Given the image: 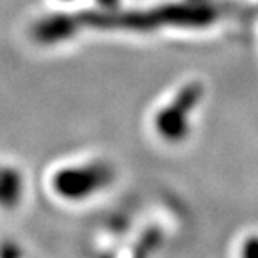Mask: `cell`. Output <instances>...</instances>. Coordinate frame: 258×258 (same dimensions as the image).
Here are the masks:
<instances>
[{
    "instance_id": "obj_1",
    "label": "cell",
    "mask_w": 258,
    "mask_h": 258,
    "mask_svg": "<svg viewBox=\"0 0 258 258\" xmlns=\"http://www.w3.org/2000/svg\"><path fill=\"white\" fill-rule=\"evenodd\" d=\"M111 176V169L101 163L67 166L54 174L52 188L66 200H84L104 188Z\"/></svg>"
},
{
    "instance_id": "obj_2",
    "label": "cell",
    "mask_w": 258,
    "mask_h": 258,
    "mask_svg": "<svg viewBox=\"0 0 258 258\" xmlns=\"http://www.w3.org/2000/svg\"><path fill=\"white\" fill-rule=\"evenodd\" d=\"M198 97V86L191 84L181 91L178 99H174L171 104H168L164 109L158 112L154 124H156V129L161 134V138L168 139V141H179V139L184 138V134L188 131L186 116L188 112L193 111V106L196 104Z\"/></svg>"
},
{
    "instance_id": "obj_3",
    "label": "cell",
    "mask_w": 258,
    "mask_h": 258,
    "mask_svg": "<svg viewBox=\"0 0 258 258\" xmlns=\"http://www.w3.org/2000/svg\"><path fill=\"white\" fill-rule=\"evenodd\" d=\"M77 27V19L69 17V15L57 14L50 15V17L40 19L37 24L34 25L32 35L39 44L49 45V44H57L60 40H66L72 37L76 34Z\"/></svg>"
},
{
    "instance_id": "obj_4",
    "label": "cell",
    "mask_w": 258,
    "mask_h": 258,
    "mask_svg": "<svg viewBox=\"0 0 258 258\" xmlns=\"http://www.w3.org/2000/svg\"><path fill=\"white\" fill-rule=\"evenodd\" d=\"M25 179L17 168L0 163V208L14 210L24 198Z\"/></svg>"
},
{
    "instance_id": "obj_5",
    "label": "cell",
    "mask_w": 258,
    "mask_h": 258,
    "mask_svg": "<svg viewBox=\"0 0 258 258\" xmlns=\"http://www.w3.org/2000/svg\"><path fill=\"white\" fill-rule=\"evenodd\" d=\"M240 258H258V235H251L243 241Z\"/></svg>"
},
{
    "instance_id": "obj_6",
    "label": "cell",
    "mask_w": 258,
    "mask_h": 258,
    "mask_svg": "<svg viewBox=\"0 0 258 258\" xmlns=\"http://www.w3.org/2000/svg\"><path fill=\"white\" fill-rule=\"evenodd\" d=\"M99 5L106 10H116L119 7V0H97Z\"/></svg>"
},
{
    "instance_id": "obj_7",
    "label": "cell",
    "mask_w": 258,
    "mask_h": 258,
    "mask_svg": "<svg viewBox=\"0 0 258 258\" xmlns=\"http://www.w3.org/2000/svg\"><path fill=\"white\" fill-rule=\"evenodd\" d=\"M191 2H203V0H191Z\"/></svg>"
},
{
    "instance_id": "obj_8",
    "label": "cell",
    "mask_w": 258,
    "mask_h": 258,
    "mask_svg": "<svg viewBox=\"0 0 258 258\" xmlns=\"http://www.w3.org/2000/svg\"><path fill=\"white\" fill-rule=\"evenodd\" d=\"M64 2H67V0H64Z\"/></svg>"
}]
</instances>
